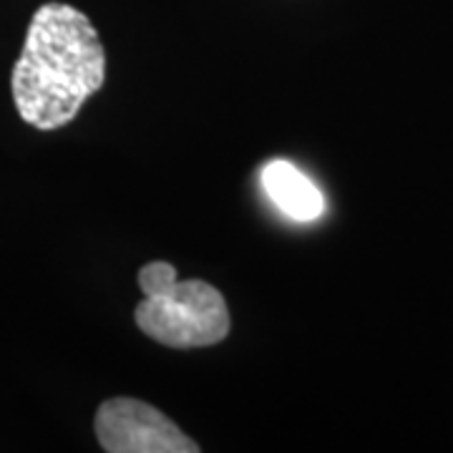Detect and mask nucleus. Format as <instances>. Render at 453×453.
<instances>
[{"instance_id":"f257e3e1","label":"nucleus","mask_w":453,"mask_h":453,"mask_svg":"<svg viewBox=\"0 0 453 453\" xmlns=\"http://www.w3.org/2000/svg\"><path fill=\"white\" fill-rule=\"evenodd\" d=\"M106 79V53L94 23L65 3H46L31 18L11 88L26 124L65 127Z\"/></svg>"},{"instance_id":"f03ea898","label":"nucleus","mask_w":453,"mask_h":453,"mask_svg":"<svg viewBox=\"0 0 453 453\" xmlns=\"http://www.w3.org/2000/svg\"><path fill=\"white\" fill-rule=\"evenodd\" d=\"M134 320L139 330L166 348H210L229 335V310L217 288L204 280H179L174 265L157 259L139 270Z\"/></svg>"},{"instance_id":"7ed1b4c3","label":"nucleus","mask_w":453,"mask_h":453,"mask_svg":"<svg viewBox=\"0 0 453 453\" xmlns=\"http://www.w3.org/2000/svg\"><path fill=\"white\" fill-rule=\"evenodd\" d=\"M96 438L109 453H196L187 436L159 408L136 398H109L96 411Z\"/></svg>"},{"instance_id":"20e7f679","label":"nucleus","mask_w":453,"mask_h":453,"mask_svg":"<svg viewBox=\"0 0 453 453\" xmlns=\"http://www.w3.org/2000/svg\"><path fill=\"white\" fill-rule=\"evenodd\" d=\"M262 189L273 199L277 210L295 222H312L323 217L325 196L312 179L285 159H273L259 172Z\"/></svg>"}]
</instances>
